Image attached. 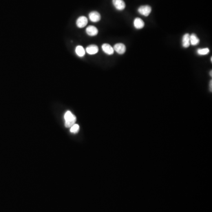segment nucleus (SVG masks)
Returning <instances> with one entry per match:
<instances>
[{"label": "nucleus", "instance_id": "14", "mask_svg": "<svg viewBox=\"0 0 212 212\" xmlns=\"http://www.w3.org/2000/svg\"><path fill=\"white\" fill-rule=\"evenodd\" d=\"M210 51L209 49L208 48H199L198 50L197 53L200 55H205L209 54Z\"/></svg>", "mask_w": 212, "mask_h": 212}, {"label": "nucleus", "instance_id": "3", "mask_svg": "<svg viewBox=\"0 0 212 212\" xmlns=\"http://www.w3.org/2000/svg\"><path fill=\"white\" fill-rule=\"evenodd\" d=\"M113 6L119 11H122L126 8V4L123 0H113Z\"/></svg>", "mask_w": 212, "mask_h": 212}, {"label": "nucleus", "instance_id": "11", "mask_svg": "<svg viewBox=\"0 0 212 212\" xmlns=\"http://www.w3.org/2000/svg\"><path fill=\"white\" fill-rule=\"evenodd\" d=\"M190 45V35L188 33L185 34L182 39V46L184 48H188Z\"/></svg>", "mask_w": 212, "mask_h": 212}, {"label": "nucleus", "instance_id": "16", "mask_svg": "<svg viewBox=\"0 0 212 212\" xmlns=\"http://www.w3.org/2000/svg\"><path fill=\"white\" fill-rule=\"evenodd\" d=\"M210 85H209V86H210V92H212V80H210V84H209Z\"/></svg>", "mask_w": 212, "mask_h": 212}, {"label": "nucleus", "instance_id": "6", "mask_svg": "<svg viewBox=\"0 0 212 212\" xmlns=\"http://www.w3.org/2000/svg\"><path fill=\"white\" fill-rule=\"evenodd\" d=\"M88 17L90 20L93 22H97L101 20V15L97 11H92L90 13Z\"/></svg>", "mask_w": 212, "mask_h": 212}, {"label": "nucleus", "instance_id": "8", "mask_svg": "<svg viewBox=\"0 0 212 212\" xmlns=\"http://www.w3.org/2000/svg\"><path fill=\"white\" fill-rule=\"evenodd\" d=\"M102 50L104 51V53H106L108 55H112L114 52L113 47H112L110 44H106V43L103 44L102 45Z\"/></svg>", "mask_w": 212, "mask_h": 212}, {"label": "nucleus", "instance_id": "4", "mask_svg": "<svg viewBox=\"0 0 212 212\" xmlns=\"http://www.w3.org/2000/svg\"><path fill=\"white\" fill-rule=\"evenodd\" d=\"M113 49L119 54H123L126 52V47L123 43H117L114 45Z\"/></svg>", "mask_w": 212, "mask_h": 212}, {"label": "nucleus", "instance_id": "7", "mask_svg": "<svg viewBox=\"0 0 212 212\" xmlns=\"http://www.w3.org/2000/svg\"><path fill=\"white\" fill-rule=\"evenodd\" d=\"M86 33L91 37H94L96 36L98 34V29L96 27V26H88L86 28Z\"/></svg>", "mask_w": 212, "mask_h": 212}, {"label": "nucleus", "instance_id": "5", "mask_svg": "<svg viewBox=\"0 0 212 212\" xmlns=\"http://www.w3.org/2000/svg\"><path fill=\"white\" fill-rule=\"evenodd\" d=\"M88 23V20L85 16H81L78 18L76 21V25L80 28H84L87 26Z\"/></svg>", "mask_w": 212, "mask_h": 212}, {"label": "nucleus", "instance_id": "12", "mask_svg": "<svg viewBox=\"0 0 212 212\" xmlns=\"http://www.w3.org/2000/svg\"><path fill=\"white\" fill-rule=\"evenodd\" d=\"M200 42L199 38L195 34H192L190 35V43L192 46H197Z\"/></svg>", "mask_w": 212, "mask_h": 212}, {"label": "nucleus", "instance_id": "13", "mask_svg": "<svg viewBox=\"0 0 212 212\" xmlns=\"http://www.w3.org/2000/svg\"><path fill=\"white\" fill-rule=\"evenodd\" d=\"M75 51L76 54L80 57H83L86 53V51H85L84 48L81 46H78L76 47Z\"/></svg>", "mask_w": 212, "mask_h": 212}, {"label": "nucleus", "instance_id": "10", "mask_svg": "<svg viewBox=\"0 0 212 212\" xmlns=\"http://www.w3.org/2000/svg\"><path fill=\"white\" fill-rule=\"evenodd\" d=\"M99 48L96 45H90L86 48V52L90 55H94L98 53Z\"/></svg>", "mask_w": 212, "mask_h": 212}, {"label": "nucleus", "instance_id": "9", "mask_svg": "<svg viewBox=\"0 0 212 212\" xmlns=\"http://www.w3.org/2000/svg\"><path fill=\"white\" fill-rule=\"evenodd\" d=\"M134 26L136 29H141L145 26V22L140 18H136L133 22Z\"/></svg>", "mask_w": 212, "mask_h": 212}, {"label": "nucleus", "instance_id": "2", "mask_svg": "<svg viewBox=\"0 0 212 212\" xmlns=\"http://www.w3.org/2000/svg\"><path fill=\"white\" fill-rule=\"evenodd\" d=\"M138 12L141 15L147 17L150 15V14L152 12V8L149 6H142L138 8Z\"/></svg>", "mask_w": 212, "mask_h": 212}, {"label": "nucleus", "instance_id": "15", "mask_svg": "<svg viewBox=\"0 0 212 212\" xmlns=\"http://www.w3.org/2000/svg\"><path fill=\"white\" fill-rule=\"evenodd\" d=\"M79 130V126L78 124H74L73 126L71 127L70 132L73 133H76L78 132Z\"/></svg>", "mask_w": 212, "mask_h": 212}, {"label": "nucleus", "instance_id": "17", "mask_svg": "<svg viewBox=\"0 0 212 212\" xmlns=\"http://www.w3.org/2000/svg\"><path fill=\"white\" fill-rule=\"evenodd\" d=\"M212 71H210V76H211V77H212Z\"/></svg>", "mask_w": 212, "mask_h": 212}, {"label": "nucleus", "instance_id": "1", "mask_svg": "<svg viewBox=\"0 0 212 212\" xmlns=\"http://www.w3.org/2000/svg\"><path fill=\"white\" fill-rule=\"evenodd\" d=\"M64 119L66 121L65 126L66 127H71L76 121V117L70 111H67L64 114Z\"/></svg>", "mask_w": 212, "mask_h": 212}]
</instances>
